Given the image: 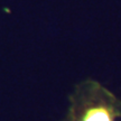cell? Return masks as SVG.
I'll list each match as a JSON object with an SVG mask.
<instances>
[{
    "instance_id": "cell-1",
    "label": "cell",
    "mask_w": 121,
    "mask_h": 121,
    "mask_svg": "<svg viewBox=\"0 0 121 121\" xmlns=\"http://www.w3.org/2000/svg\"><path fill=\"white\" fill-rule=\"evenodd\" d=\"M62 121H121V100L94 80L75 85Z\"/></svg>"
}]
</instances>
